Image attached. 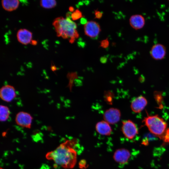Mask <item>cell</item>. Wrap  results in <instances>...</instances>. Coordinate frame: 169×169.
Returning a JSON list of instances; mask_svg holds the SVG:
<instances>
[{"instance_id":"52a82bcc","label":"cell","mask_w":169,"mask_h":169,"mask_svg":"<svg viewBox=\"0 0 169 169\" xmlns=\"http://www.w3.org/2000/svg\"><path fill=\"white\" fill-rule=\"evenodd\" d=\"M84 29L85 35L92 38L97 37L101 30L99 24L93 21L87 22L84 25Z\"/></svg>"},{"instance_id":"4fadbf2b","label":"cell","mask_w":169,"mask_h":169,"mask_svg":"<svg viewBox=\"0 0 169 169\" xmlns=\"http://www.w3.org/2000/svg\"><path fill=\"white\" fill-rule=\"evenodd\" d=\"M129 22L130 25L133 28L136 30H139L144 26L145 23V20L142 15L136 14L131 16Z\"/></svg>"},{"instance_id":"5bb4252c","label":"cell","mask_w":169,"mask_h":169,"mask_svg":"<svg viewBox=\"0 0 169 169\" xmlns=\"http://www.w3.org/2000/svg\"><path fill=\"white\" fill-rule=\"evenodd\" d=\"M95 129L98 133L104 136L110 135L112 131L109 124L105 120L97 122L95 125Z\"/></svg>"},{"instance_id":"9a60e30c","label":"cell","mask_w":169,"mask_h":169,"mask_svg":"<svg viewBox=\"0 0 169 169\" xmlns=\"http://www.w3.org/2000/svg\"><path fill=\"white\" fill-rule=\"evenodd\" d=\"M1 3L5 10L8 11H11L18 8L19 2L17 0H2Z\"/></svg>"},{"instance_id":"7402d4cb","label":"cell","mask_w":169,"mask_h":169,"mask_svg":"<svg viewBox=\"0 0 169 169\" xmlns=\"http://www.w3.org/2000/svg\"><path fill=\"white\" fill-rule=\"evenodd\" d=\"M37 42L35 40H32L31 43L33 45H36L37 44Z\"/></svg>"},{"instance_id":"ba28073f","label":"cell","mask_w":169,"mask_h":169,"mask_svg":"<svg viewBox=\"0 0 169 169\" xmlns=\"http://www.w3.org/2000/svg\"><path fill=\"white\" fill-rule=\"evenodd\" d=\"M0 96L3 100L6 102L11 101L16 96L14 88L9 85L3 86L0 89Z\"/></svg>"},{"instance_id":"30bf717a","label":"cell","mask_w":169,"mask_h":169,"mask_svg":"<svg viewBox=\"0 0 169 169\" xmlns=\"http://www.w3.org/2000/svg\"><path fill=\"white\" fill-rule=\"evenodd\" d=\"M166 54L165 46L161 44L154 45L150 51L151 56L156 60H160L165 58Z\"/></svg>"},{"instance_id":"277c9868","label":"cell","mask_w":169,"mask_h":169,"mask_svg":"<svg viewBox=\"0 0 169 169\" xmlns=\"http://www.w3.org/2000/svg\"><path fill=\"white\" fill-rule=\"evenodd\" d=\"M121 129L125 137L130 140H133L135 138L138 133L136 125L130 120L122 122Z\"/></svg>"},{"instance_id":"d6986e66","label":"cell","mask_w":169,"mask_h":169,"mask_svg":"<svg viewBox=\"0 0 169 169\" xmlns=\"http://www.w3.org/2000/svg\"><path fill=\"white\" fill-rule=\"evenodd\" d=\"M109 45V42L108 38L101 41L100 43V46L103 48H107Z\"/></svg>"},{"instance_id":"ffe728a7","label":"cell","mask_w":169,"mask_h":169,"mask_svg":"<svg viewBox=\"0 0 169 169\" xmlns=\"http://www.w3.org/2000/svg\"><path fill=\"white\" fill-rule=\"evenodd\" d=\"M95 18L100 19L102 17L103 13L98 10H95Z\"/></svg>"},{"instance_id":"9c48e42d","label":"cell","mask_w":169,"mask_h":169,"mask_svg":"<svg viewBox=\"0 0 169 169\" xmlns=\"http://www.w3.org/2000/svg\"><path fill=\"white\" fill-rule=\"evenodd\" d=\"M130 151L125 148L116 150L113 155V158L117 163L124 165L127 163L131 157Z\"/></svg>"},{"instance_id":"8992f818","label":"cell","mask_w":169,"mask_h":169,"mask_svg":"<svg viewBox=\"0 0 169 169\" xmlns=\"http://www.w3.org/2000/svg\"><path fill=\"white\" fill-rule=\"evenodd\" d=\"M33 120V117L29 113L21 111L16 115L15 122L18 125L27 128H30Z\"/></svg>"},{"instance_id":"3957f363","label":"cell","mask_w":169,"mask_h":169,"mask_svg":"<svg viewBox=\"0 0 169 169\" xmlns=\"http://www.w3.org/2000/svg\"><path fill=\"white\" fill-rule=\"evenodd\" d=\"M54 27L58 37L61 36L64 39L68 38L70 43H73L79 36L76 30L77 25L69 18L59 17L53 21Z\"/></svg>"},{"instance_id":"5b68a950","label":"cell","mask_w":169,"mask_h":169,"mask_svg":"<svg viewBox=\"0 0 169 169\" xmlns=\"http://www.w3.org/2000/svg\"><path fill=\"white\" fill-rule=\"evenodd\" d=\"M121 112L117 108H111L105 111L103 117L105 121L109 124H114L120 120Z\"/></svg>"},{"instance_id":"e0dca14e","label":"cell","mask_w":169,"mask_h":169,"mask_svg":"<svg viewBox=\"0 0 169 169\" xmlns=\"http://www.w3.org/2000/svg\"><path fill=\"white\" fill-rule=\"evenodd\" d=\"M56 2L54 0H42L40 1V5L45 8H54L56 5Z\"/></svg>"},{"instance_id":"44dd1931","label":"cell","mask_w":169,"mask_h":169,"mask_svg":"<svg viewBox=\"0 0 169 169\" xmlns=\"http://www.w3.org/2000/svg\"><path fill=\"white\" fill-rule=\"evenodd\" d=\"M81 23L82 24H85L87 23L86 20L85 18H82L81 19Z\"/></svg>"},{"instance_id":"7a4b0ae2","label":"cell","mask_w":169,"mask_h":169,"mask_svg":"<svg viewBox=\"0 0 169 169\" xmlns=\"http://www.w3.org/2000/svg\"><path fill=\"white\" fill-rule=\"evenodd\" d=\"M149 130L164 142L169 143V128L163 119L158 115H148L143 121Z\"/></svg>"},{"instance_id":"6da1fadb","label":"cell","mask_w":169,"mask_h":169,"mask_svg":"<svg viewBox=\"0 0 169 169\" xmlns=\"http://www.w3.org/2000/svg\"><path fill=\"white\" fill-rule=\"evenodd\" d=\"M72 145L71 141L67 140L54 150L47 153L46 157L63 168H72L77 161V153L72 147Z\"/></svg>"},{"instance_id":"2e32d148","label":"cell","mask_w":169,"mask_h":169,"mask_svg":"<svg viewBox=\"0 0 169 169\" xmlns=\"http://www.w3.org/2000/svg\"><path fill=\"white\" fill-rule=\"evenodd\" d=\"M10 114V110L7 106L2 105H0V120L1 121L4 122L6 121L8 118Z\"/></svg>"},{"instance_id":"603a6c76","label":"cell","mask_w":169,"mask_h":169,"mask_svg":"<svg viewBox=\"0 0 169 169\" xmlns=\"http://www.w3.org/2000/svg\"><path fill=\"white\" fill-rule=\"evenodd\" d=\"M69 9L70 12H72L74 11V8L72 7H70L69 8Z\"/></svg>"},{"instance_id":"8fae6325","label":"cell","mask_w":169,"mask_h":169,"mask_svg":"<svg viewBox=\"0 0 169 169\" xmlns=\"http://www.w3.org/2000/svg\"><path fill=\"white\" fill-rule=\"evenodd\" d=\"M147 101L143 96H139L132 100L131 107V110L135 113H138L141 112L146 106Z\"/></svg>"},{"instance_id":"ac0fdd59","label":"cell","mask_w":169,"mask_h":169,"mask_svg":"<svg viewBox=\"0 0 169 169\" xmlns=\"http://www.w3.org/2000/svg\"><path fill=\"white\" fill-rule=\"evenodd\" d=\"M71 17L74 20H77L82 17V13L78 9H76L71 14Z\"/></svg>"},{"instance_id":"7c38bea8","label":"cell","mask_w":169,"mask_h":169,"mask_svg":"<svg viewBox=\"0 0 169 169\" xmlns=\"http://www.w3.org/2000/svg\"><path fill=\"white\" fill-rule=\"evenodd\" d=\"M17 36L18 41L24 45L31 43L32 40V33L26 29H19L17 32Z\"/></svg>"}]
</instances>
